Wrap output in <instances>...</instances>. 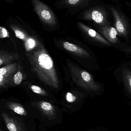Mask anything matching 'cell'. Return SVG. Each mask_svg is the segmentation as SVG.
Wrapping results in <instances>:
<instances>
[{
	"mask_svg": "<svg viewBox=\"0 0 131 131\" xmlns=\"http://www.w3.org/2000/svg\"><path fill=\"white\" fill-rule=\"evenodd\" d=\"M34 71L46 85L54 88L59 87V82L53 61L45 50L38 49L28 55Z\"/></svg>",
	"mask_w": 131,
	"mask_h": 131,
	"instance_id": "cell-1",
	"label": "cell"
},
{
	"mask_svg": "<svg viewBox=\"0 0 131 131\" xmlns=\"http://www.w3.org/2000/svg\"><path fill=\"white\" fill-rule=\"evenodd\" d=\"M83 17L85 19L94 22L99 26H108L111 24L107 12L101 6H96L88 9L84 12Z\"/></svg>",
	"mask_w": 131,
	"mask_h": 131,
	"instance_id": "cell-2",
	"label": "cell"
},
{
	"mask_svg": "<svg viewBox=\"0 0 131 131\" xmlns=\"http://www.w3.org/2000/svg\"><path fill=\"white\" fill-rule=\"evenodd\" d=\"M74 74V80L79 86L89 91L96 92L100 90V86L89 73L77 69Z\"/></svg>",
	"mask_w": 131,
	"mask_h": 131,
	"instance_id": "cell-3",
	"label": "cell"
},
{
	"mask_svg": "<svg viewBox=\"0 0 131 131\" xmlns=\"http://www.w3.org/2000/svg\"><path fill=\"white\" fill-rule=\"evenodd\" d=\"M110 10L115 21V28L118 33V36L127 38L129 33V26L125 16L117 9L111 7Z\"/></svg>",
	"mask_w": 131,
	"mask_h": 131,
	"instance_id": "cell-4",
	"label": "cell"
},
{
	"mask_svg": "<svg viewBox=\"0 0 131 131\" xmlns=\"http://www.w3.org/2000/svg\"><path fill=\"white\" fill-rule=\"evenodd\" d=\"M32 2L34 10L43 22L50 26L56 24L55 15L46 5L39 1H33Z\"/></svg>",
	"mask_w": 131,
	"mask_h": 131,
	"instance_id": "cell-5",
	"label": "cell"
},
{
	"mask_svg": "<svg viewBox=\"0 0 131 131\" xmlns=\"http://www.w3.org/2000/svg\"><path fill=\"white\" fill-rule=\"evenodd\" d=\"M79 26L85 34L95 45L105 47H111L112 46V45L107 41L100 34L95 30L81 23H79Z\"/></svg>",
	"mask_w": 131,
	"mask_h": 131,
	"instance_id": "cell-6",
	"label": "cell"
},
{
	"mask_svg": "<svg viewBox=\"0 0 131 131\" xmlns=\"http://www.w3.org/2000/svg\"><path fill=\"white\" fill-rule=\"evenodd\" d=\"M98 30L100 34L112 45L118 42V33L115 27L111 26H99Z\"/></svg>",
	"mask_w": 131,
	"mask_h": 131,
	"instance_id": "cell-7",
	"label": "cell"
},
{
	"mask_svg": "<svg viewBox=\"0 0 131 131\" xmlns=\"http://www.w3.org/2000/svg\"><path fill=\"white\" fill-rule=\"evenodd\" d=\"M15 64L3 67L0 69V86L6 88L9 84L12 76L14 73Z\"/></svg>",
	"mask_w": 131,
	"mask_h": 131,
	"instance_id": "cell-8",
	"label": "cell"
},
{
	"mask_svg": "<svg viewBox=\"0 0 131 131\" xmlns=\"http://www.w3.org/2000/svg\"><path fill=\"white\" fill-rule=\"evenodd\" d=\"M1 116L9 131H25L19 123L6 113L3 112Z\"/></svg>",
	"mask_w": 131,
	"mask_h": 131,
	"instance_id": "cell-9",
	"label": "cell"
},
{
	"mask_svg": "<svg viewBox=\"0 0 131 131\" xmlns=\"http://www.w3.org/2000/svg\"><path fill=\"white\" fill-rule=\"evenodd\" d=\"M63 46L67 50L75 53L81 57L86 59H90L91 58L90 54L87 51L72 43L68 42H65L63 43Z\"/></svg>",
	"mask_w": 131,
	"mask_h": 131,
	"instance_id": "cell-10",
	"label": "cell"
},
{
	"mask_svg": "<svg viewBox=\"0 0 131 131\" xmlns=\"http://www.w3.org/2000/svg\"><path fill=\"white\" fill-rule=\"evenodd\" d=\"M38 105L40 110L48 117L51 118L56 114L55 108L50 103L45 101H40L38 102Z\"/></svg>",
	"mask_w": 131,
	"mask_h": 131,
	"instance_id": "cell-11",
	"label": "cell"
},
{
	"mask_svg": "<svg viewBox=\"0 0 131 131\" xmlns=\"http://www.w3.org/2000/svg\"><path fill=\"white\" fill-rule=\"evenodd\" d=\"M6 106L8 108L21 116H26L27 113L24 107L19 103L13 102L7 103Z\"/></svg>",
	"mask_w": 131,
	"mask_h": 131,
	"instance_id": "cell-12",
	"label": "cell"
},
{
	"mask_svg": "<svg viewBox=\"0 0 131 131\" xmlns=\"http://www.w3.org/2000/svg\"><path fill=\"white\" fill-rule=\"evenodd\" d=\"M122 75L126 86L131 92V71L127 68H124L123 70Z\"/></svg>",
	"mask_w": 131,
	"mask_h": 131,
	"instance_id": "cell-13",
	"label": "cell"
},
{
	"mask_svg": "<svg viewBox=\"0 0 131 131\" xmlns=\"http://www.w3.org/2000/svg\"><path fill=\"white\" fill-rule=\"evenodd\" d=\"M7 53H3V55L1 54V57H0V65H6V64H7L10 63V62H11L12 60L14 59H15L16 56H7Z\"/></svg>",
	"mask_w": 131,
	"mask_h": 131,
	"instance_id": "cell-14",
	"label": "cell"
},
{
	"mask_svg": "<svg viewBox=\"0 0 131 131\" xmlns=\"http://www.w3.org/2000/svg\"><path fill=\"white\" fill-rule=\"evenodd\" d=\"M30 88L35 93L37 94L42 96H46L48 95V93L45 90L38 86L33 85L31 86Z\"/></svg>",
	"mask_w": 131,
	"mask_h": 131,
	"instance_id": "cell-15",
	"label": "cell"
},
{
	"mask_svg": "<svg viewBox=\"0 0 131 131\" xmlns=\"http://www.w3.org/2000/svg\"><path fill=\"white\" fill-rule=\"evenodd\" d=\"M22 73L19 71L16 73L14 76V82L16 85H19L21 83L23 80Z\"/></svg>",
	"mask_w": 131,
	"mask_h": 131,
	"instance_id": "cell-16",
	"label": "cell"
},
{
	"mask_svg": "<svg viewBox=\"0 0 131 131\" xmlns=\"http://www.w3.org/2000/svg\"><path fill=\"white\" fill-rule=\"evenodd\" d=\"M67 101L69 103H73L76 100L77 98L72 93L68 92L66 96Z\"/></svg>",
	"mask_w": 131,
	"mask_h": 131,
	"instance_id": "cell-17",
	"label": "cell"
},
{
	"mask_svg": "<svg viewBox=\"0 0 131 131\" xmlns=\"http://www.w3.org/2000/svg\"><path fill=\"white\" fill-rule=\"evenodd\" d=\"M14 32H15V34L17 38L23 40H24L26 38L25 35L22 31L18 30H16L14 31Z\"/></svg>",
	"mask_w": 131,
	"mask_h": 131,
	"instance_id": "cell-18",
	"label": "cell"
},
{
	"mask_svg": "<svg viewBox=\"0 0 131 131\" xmlns=\"http://www.w3.org/2000/svg\"><path fill=\"white\" fill-rule=\"evenodd\" d=\"M27 47L29 49H31L33 48L35 45V41L31 39H29L28 40H27Z\"/></svg>",
	"mask_w": 131,
	"mask_h": 131,
	"instance_id": "cell-19",
	"label": "cell"
},
{
	"mask_svg": "<svg viewBox=\"0 0 131 131\" xmlns=\"http://www.w3.org/2000/svg\"><path fill=\"white\" fill-rule=\"evenodd\" d=\"M7 35V30L4 28H1V38L6 37Z\"/></svg>",
	"mask_w": 131,
	"mask_h": 131,
	"instance_id": "cell-20",
	"label": "cell"
},
{
	"mask_svg": "<svg viewBox=\"0 0 131 131\" xmlns=\"http://www.w3.org/2000/svg\"><path fill=\"white\" fill-rule=\"evenodd\" d=\"M125 52L128 54H131V44L125 50Z\"/></svg>",
	"mask_w": 131,
	"mask_h": 131,
	"instance_id": "cell-21",
	"label": "cell"
},
{
	"mask_svg": "<svg viewBox=\"0 0 131 131\" xmlns=\"http://www.w3.org/2000/svg\"><path fill=\"white\" fill-rule=\"evenodd\" d=\"M129 66H130V67H131V68H131V62H130V64H129Z\"/></svg>",
	"mask_w": 131,
	"mask_h": 131,
	"instance_id": "cell-22",
	"label": "cell"
},
{
	"mask_svg": "<svg viewBox=\"0 0 131 131\" xmlns=\"http://www.w3.org/2000/svg\"><path fill=\"white\" fill-rule=\"evenodd\" d=\"M3 131V130H1V131Z\"/></svg>",
	"mask_w": 131,
	"mask_h": 131,
	"instance_id": "cell-23",
	"label": "cell"
}]
</instances>
